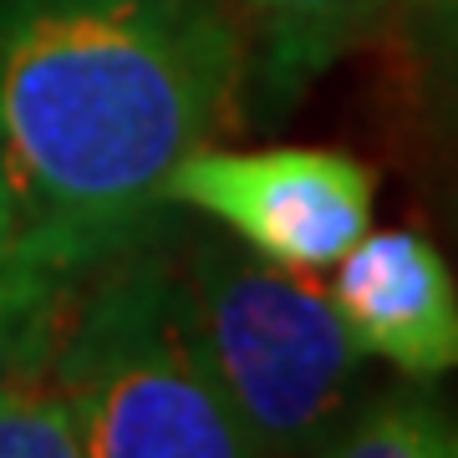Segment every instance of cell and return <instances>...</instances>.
Segmentation results:
<instances>
[{
  "instance_id": "cell-6",
  "label": "cell",
  "mask_w": 458,
  "mask_h": 458,
  "mask_svg": "<svg viewBox=\"0 0 458 458\" xmlns=\"http://www.w3.org/2000/svg\"><path fill=\"white\" fill-rule=\"evenodd\" d=\"M403 0H240L255 36L260 107L280 113L306 98L316 77L372 41Z\"/></svg>"
},
{
  "instance_id": "cell-3",
  "label": "cell",
  "mask_w": 458,
  "mask_h": 458,
  "mask_svg": "<svg viewBox=\"0 0 458 458\" xmlns=\"http://www.w3.org/2000/svg\"><path fill=\"white\" fill-rule=\"evenodd\" d=\"M183 285L209 372L255 448L327 454L361 403V346L331 291L240 240H199Z\"/></svg>"
},
{
  "instance_id": "cell-8",
  "label": "cell",
  "mask_w": 458,
  "mask_h": 458,
  "mask_svg": "<svg viewBox=\"0 0 458 458\" xmlns=\"http://www.w3.org/2000/svg\"><path fill=\"white\" fill-rule=\"evenodd\" d=\"M327 454L336 458H458V408L438 377H403L346 412Z\"/></svg>"
},
{
  "instance_id": "cell-12",
  "label": "cell",
  "mask_w": 458,
  "mask_h": 458,
  "mask_svg": "<svg viewBox=\"0 0 458 458\" xmlns=\"http://www.w3.org/2000/svg\"><path fill=\"white\" fill-rule=\"evenodd\" d=\"M454 219H458V204H454Z\"/></svg>"
},
{
  "instance_id": "cell-4",
  "label": "cell",
  "mask_w": 458,
  "mask_h": 458,
  "mask_svg": "<svg viewBox=\"0 0 458 458\" xmlns=\"http://www.w3.org/2000/svg\"><path fill=\"white\" fill-rule=\"evenodd\" d=\"M372 168L342 148H199L174 174V204L209 214L285 270H331L372 229Z\"/></svg>"
},
{
  "instance_id": "cell-10",
  "label": "cell",
  "mask_w": 458,
  "mask_h": 458,
  "mask_svg": "<svg viewBox=\"0 0 458 458\" xmlns=\"http://www.w3.org/2000/svg\"><path fill=\"white\" fill-rule=\"evenodd\" d=\"M16 240V209H11V194H5V174H0V245Z\"/></svg>"
},
{
  "instance_id": "cell-7",
  "label": "cell",
  "mask_w": 458,
  "mask_h": 458,
  "mask_svg": "<svg viewBox=\"0 0 458 458\" xmlns=\"http://www.w3.org/2000/svg\"><path fill=\"white\" fill-rule=\"evenodd\" d=\"M82 276H72L21 240L0 245V382L47 372L72 316Z\"/></svg>"
},
{
  "instance_id": "cell-2",
  "label": "cell",
  "mask_w": 458,
  "mask_h": 458,
  "mask_svg": "<svg viewBox=\"0 0 458 458\" xmlns=\"http://www.w3.org/2000/svg\"><path fill=\"white\" fill-rule=\"evenodd\" d=\"M179 229L168 225L87 270L51 377L77 408L82 458H250L260 454L199 346Z\"/></svg>"
},
{
  "instance_id": "cell-1",
  "label": "cell",
  "mask_w": 458,
  "mask_h": 458,
  "mask_svg": "<svg viewBox=\"0 0 458 458\" xmlns=\"http://www.w3.org/2000/svg\"><path fill=\"white\" fill-rule=\"evenodd\" d=\"M245 36L219 0H11L0 174L16 240L72 276L168 229L174 174L234 123Z\"/></svg>"
},
{
  "instance_id": "cell-5",
  "label": "cell",
  "mask_w": 458,
  "mask_h": 458,
  "mask_svg": "<svg viewBox=\"0 0 458 458\" xmlns=\"http://www.w3.org/2000/svg\"><path fill=\"white\" fill-rule=\"evenodd\" d=\"M331 270V306L361 357H382L397 377L458 372V291L428 234L367 229Z\"/></svg>"
},
{
  "instance_id": "cell-9",
  "label": "cell",
  "mask_w": 458,
  "mask_h": 458,
  "mask_svg": "<svg viewBox=\"0 0 458 458\" xmlns=\"http://www.w3.org/2000/svg\"><path fill=\"white\" fill-rule=\"evenodd\" d=\"M0 458H82V423L51 367L0 382Z\"/></svg>"
},
{
  "instance_id": "cell-11",
  "label": "cell",
  "mask_w": 458,
  "mask_h": 458,
  "mask_svg": "<svg viewBox=\"0 0 458 458\" xmlns=\"http://www.w3.org/2000/svg\"><path fill=\"white\" fill-rule=\"evenodd\" d=\"M433 5L443 11V21H448V26H454V36H458V0H433Z\"/></svg>"
}]
</instances>
